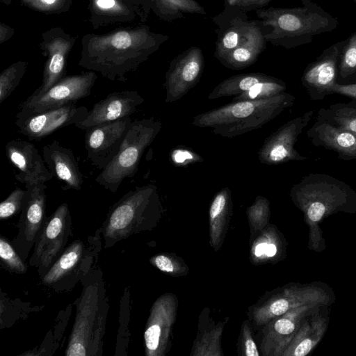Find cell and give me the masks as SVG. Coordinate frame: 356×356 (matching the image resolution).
<instances>
[{"label": "cell", "mask_w": 356, "mask_h": 356, "mask_svg": "<svg viewBox=\"0 0 356 356\" xmlns=\"http://www.w3.org/2000/svg\"><path fill=\"white\" fill-rule=\"evenodd\" d=\"M168 39L145 24L120 27L104 34L87 33L81 39L78 65L110 81L124 82Z\"/></svg>", "instance_id": "1"}, {"label": "cell", "mask_w": 356, "mask_h": 356, "mask_svg": "<svg viewBox=\"0 0 356 356\" xmlns=\"http://www.w3.org/2000/svg\"><path fill=\"white\" fill-rule=\"evenodd\" d=\"M294 101L295 97L286 92L265 99L232 101L194 116L192 124L232 138L262 127L293 106Z\"/></svg>", "instance_id": "2"}, {"label": "cell", "mask_w": 356, "mask_h": 356, "mask_svg": "<svg viewBox=\"0 0 356 356\" xmlns=\"http://www.w3.org/2000/svg\"><path fill=\"white\" fill-rule=\"evenodd\" d=\"M302 2V7L256 10L263 25L271 28L264 35L266 41L291 49L309 44L314 36L337 29L339 22L336 18L311 0Z\"/></svg>", "instance_id": "3"}, {"label": "cell", "mask_w": 356, "mask_h": 356, "mask_svg": "<svg viewBox=\"0 0 356 356\" xmlns=\"http://www.w3.org/2000/svg\"><path fill=\"white\" fill-rule=\"evenodd\" d=\"M289 195L306 221L312 225L335 212L356 210V192L346 182L327 174L305 176L293 185Z\"/></svg>", "instance_id": "4"}, {"label": "cell", "mask_w": 356, "mask_h": 356, "mask_svg": "<svg viewBox=\"0 0 356 356\" xmlns=\"http://www.w3.org/2000/svg\"><path fill=\"white\" fill-rule=\"evenodd\" d=\"M161 127V122L154 118L132 120L118 153L95 181L115 192L126 178L136 175L143 153Z\"/></svg>", "instance_id": "5"}, {"label": "cell", "mask_w": 356, "mask_h": 356, "mask_svg": "<svg viewBox=\"0 0 356 356\" xmlns=\"http://www.w3.org/2000/svg\"><path fill=\"white\" fill-rule=\"evenodd\" d=\"M163 212L157 188L154 184L136 186L123 195L112 208L105 222L106 239L120 240L139 229L155 224Z\"/></svg>", "instance_id": "6"}, {"label": "cell", "mask_w": 356, "mask_h": 356, "mask_svg": "<svg viewBox=\"0 0 356 356\" xmlns=\"http://www.w3.org/2000/svg\"><path fill=\"white\" fill-rule=\"evenodd\" d=\"M99 289L90 285L85 290L79 305L65 355H97L104 330Z\"/></svg>", "instance_id": "7"}, {"label": "cell", "mask_w": 356, "mask_h": 356, "mask_svg": "<svg viewBox=\"0 0 356 356\" xmlns=\"http://www.w3.org/2000/svg\"><path fill=\"white\" fill-rule=\"evenodd\" d=\"M97 79V75L93 71L65 76L44 93L28 97L20 104L18 113H41L74 103L90 95Z\"/></svg>", "instance_id": "8"}, {"label": "cell", "mask_w": 356, "mask_h": 356, "mask_svg": "<svg viewBox=\"0 0 356 356\" xmlns=\"http://www.w3.org/2000/svg\"><path fill=\"white\" fill-rule=\"evenodd\" d=\"M329 300L328 294L317 285H288L254 305L252 321L257 326H261L293 308L309 305H325Z\"/></svg>", "instance_id": "9"}, {"label": "cell", "mask_w": 356, "mask_h": 356, "mask_svg": "<svg viewBox=\"0 0 356 356\" xmlns=\"http://www.w3.org/2000/svg\"><path fill=\"white\" fill-rule=\"evenodd\" d=\"M177 309V297L172 293L161 295L153 303L144 332L146 355L164 356L168 352Z\"/></svg>", "instance_id": "10"}, {"label": "cell", "mask_w": 356, "mask_h": 356, "mask_svg": "<svg viewBox=\"0 0 356 356\" xmlns=\"http://www.w3.org/2000/svg\"><path fill=\"white\" fill-rule=\"evenodd\" d=\"M314 113L310 110L288 121L273 132L264 140L257 154L259 161L266 165H279L291 161H305L295 148L298 136L307 127Z\"/></svg>", "instance_id": "11"}, {"label": "cell", "mask_w": 356, "mask_h": 356, "mask_svg": "<svg viewBox=\"0 0 356 356\" xmlns=\"http://www.w3.org/2000/svg\"><path fill=\"white\" fill-rule=\"evenodd\" d=\"M88 111L85 106H77L71 103L41 113H17L15 125L29 140H39L63 127L75 126L86 118Z\"/></svg>", "instance_id": "12"}, {"label": "cell", "mask_w": 356, "mask_h": 356, "mask_svg": "<svg viewBox=\"0 0 356 356\" xmlns=\"http://www.w3.org/2000/svg\"><path fill=\"white\" fill-rule=\"evenodd\" d=\"M76 37L66 33L62 27L55 26L42 33L39 47L47 58L40 86L31 95H40L65 76L67 60Z\"/></svg>", "instance_id": "13"}, {"label": "cell", "mask_w": 356, "mask_h": 356, "mask_svg": "<svg viewBox=\"0 0 356 356\" xmlns=\"http://www.w3.org/2000/svg\"><path fill=\"white\" fill-rule=\"evenodd\" d=\"M204 67V55L198 47H191L175 57L165 74V102H175L188 93L199 82Z\"/></svg>", "instance_id": "14"}, {"label": "cell", "mask_w": 356, "mask_h": 356, "mask_svg": "<svg viewBox=\"0 0 356 356\" xmlns=\"http://www.w3.org/2000/svg\"><path fill=\"white\" fill-rule=\"evenodd\" d=\"M131 117L106 122L86 130L85 147L92 164L103 170L118 153L127 133Z\"/></svg>", "instance_id": "15"}, {"label": "cell", "mask_w": 356, "mask_h": 356, "mask_svg": "<svg viewBox=\"0 0 356 356\" xmlns=\"http://www.w3.org/2000/svg\"><path fill=\"white\" fill-rule=\"evenodd\" d=\"M321 305L293 308L264 325L260 350L263 356H282L304 320Z\"/></svg>", "instance_id": "16"}, {"label": "cell", "mask_w": 356, "mask_h": 356, "mask_svg": "<svg viewBox=\"0 0 356 356\" xmlns=\"http://www.w3.org/2000/svg\"><path fill=\"white\" fill-rule=\"evenodd\" d=\"M345 42L346 40L333 44L305 67L301 82L311 100L323 99L337 82L339 59Z\"/></svg>", "instance_id": "17"}, {"label": "cell", "mask_w": 356, "mask_h": 356, "mask_svg": "<svg viewBox=\"0 0 356 356\" xmlns=\"http://www.w3.org/2000/svg\"><path fill=\"white\" fill-rule=\"evenodd\" d=\"M144 102V98L136 90L111 92L97 102L86 118L75 127L86 131L97 124L130 117Z\"/></svg>", "instance_id": "18"}, {"label": "cell", "mask_w": 356, "mask_h": 356, "mask_svg": "<svg viewBox=\"0 0 356 356\" xmlns=\"http://www.w3.org/2000/svg\"><path fill=\"white\" fill-rule=\"evenodd\" d=\"M5 149L8 159L18 170L15 177L19 182L25 185L45 184L53 178L43 157L32 143L12 140L7 143Z\"/></svg>", "instance_id": "19"}, {"label": "cell", "mask_w": 356, "mask_h": 356, "mask_svg": "<svg viewBox=\"0 0 356 356\" xmlns=\"http://www.w3.org/2000/svg\"><path fill=\"white\" fill-rule=\"evenodd\" d=\"M307 136L313 145L334 151L340 159L356 160V134L354 132L316 117L315 122L307 131Z\"/></svg>", "instance_id": "20"}, {"label": "cell", "mask_w": 356, "mask_h": 356, "mask_svg": "<svg viewBox=\"0 0 356 356\" xmlns=\"http://www.w3.org/2000/svg\"><path fill=\"white\" fill-rule=\"evenodd\" d=\"M42 157L51 175L65 184L64 190L81 188L83 175L71 149L53 140L42 147Z\"/></svg>", "instance_id": "21"}, {"label": "cell", "mask_w": 356, "mask_h": 356, "mask_svg": "<svg viewBox=\"0 0 356 356\" xmlns=\"http://www.w3.org/2000/svg\"><path fill=\"white\" fill-rule=\"evenodd\" d=\"M70 220L68 206L60 204L47 222L35 248L40 264L47 268L62 249Z\"/></svg>", "instance_id": "22"}, {"label": "cell", "mask_w": 356, "mask_h": 356, "mask_svg": "<svg viewBox=\"0 0 356 356\" xmlns=\"http://www.w3.org/2000/svg\"><path fill=\"white\" fill-rule=\"evenodd\" d=\"M264 35L255 22H248L239 45L220 63L232 70H241L252 65L266 48Z\"/></svg>", "instance_id": "23"}, {"label": "cell", "mask_w": 356, "mask_h": 356, "mask_svg": "<svg viewBox=\"0 0 356 356\" xmlns=\"http://www.w3.org/2000/svg\"><path fill=\"white\" fill-rule=\"evenodd\" d=\"M89 22L92 29L118 23L131 22L138 15L134 5L128 0H90Z\"/></svg>", "instance_id": "24"}, {"label": "cell", "mask_w": 356, "mask_h": 356, "mask_svg": "<svg viewBox=\"0 0 356 356\" xmlns=\"http://www.w3.org/2000/svg\"><path fill=\"white\" fill-rule=\"evenodd\" d=\"M232 191L227 187L221 188L213 197L209 208V243L218 251L225 238L232 214Z\"/></svg>", "instance_id": "25"}, {"label": "cell", "mask_w": 356, "mask_h": 356, "mask_svg": "<svg viewBox=\"0 0 356 356\" xmlns=\"http://www.w3.org/2000/svg\"><path fill=\"white\" fill-rule=\"evenodd\" d=\"M321 307L304 320L282 356H305L321 339L326 330L327 321L317 314Z\"/></svg>", "instance_id": "26"}, {"label": "cell", "mask_w": 356, "mask_h": 356, "mask_svg": "<svg viewBox=\"0 0 356 356\" xmlns=\"http://www.w3.org/2000/svg\"><path fill=\"white\" fill-rule=\"evenodd\" d=\"M26 192L22 209L24 215V234L29 241L34 239L44 220L47 188L44 183L25 185Z\"/></svg>", "instance_id": "27"}, {"label": "cell", "mask_w": 356, "mask_h": 356, "mask_svg": "<svg viewBox=\"0 0 356 356\" xmlns=\"http://www.w3.org/2000/svg\"><path fill=\"white\" fill-rule=\"evenodd\" d=\"M272 78L260 72H251L236 74L219 83L208 95L209 99H216L225 97L238 96L248 91L257 83Z\"/></svg>", "instance_id": "28"}, {"label": "cell", "mask_w": 356, "mask_h": 356, "mask_svg": "<svg viewBox=\"0 0 356 356\" xmlns=\"http://www.w3.org/2000/svg\"><path fill=\"white\" fill-rule=\"evenodd\" d=\"M151 10L166 22L182 18L186 14L205 15L204 8L196 0H147Z\"/></svg>", "instance_id": "29"}, {"label": "cell", "mask_w": 356, "mask_h": 356, "mask_svg": "<svg viewBox=\"0 0 356 356\" xmlns=\"http://www.w3.org/2000/svg\"><path fill=\"white\" fill-rule=\"evenodd\" d=\"M318 118L338 127L356 134V99L337 102L318 111Z\"/></svg>", "instance_id": "30"}, {"label": "cell", "mask_w": 356, "mask_h": 356, "mask_svg": "<svg viewBox=\"0 0 356 356\" xmlns=\"http://www.w3.org/2000/svg\"><path fill=\"white\" fill-rule=\"evenodd\" d=\"M83 243L76 241L72 243L44 275L45 284H53L70 272L78 264L83 253Z\"/></svg>", "instance_id": "31"}, {"label": "cell", "mask_w": 356, "mask_h": 356, "mask_svg": "<svg viewBox=\"0 0 356 356\" xmlns=\"http://www.w3.org/2000/svg\"><path fill=\"white\" fill-rule=\"evenodd\" d=\"M225 322L219 323L211 329L198 334L191 356H222L220 339Z\"/></svg>", "instance_id": "32"}, {"label": "cell", "mask_w": 356, "mask_h": 356, "mask_svg": "<svg viewBox=\"0 0 356 356\" xmlns=\"http://www.w3.org/2000/svg\"><path fill=\"white\" fill-rule=\"evenodd\" d=\"M248 22L235 18L220 35L216 43L215 57L220 62L233 51L241 42Z\"/></svg>", "instance_id": "33"}, {"label": "cell", "mask_w": 356, "mask_h": 356, "mask_svg": "<svg viewBox=\"0 0 356 356\" xmlns=\"http://www.w3.org/2000/svg\"><path fill=\"white\" fill-rule=\"evenodd\" d=\"M356 81V32L346 40L342 49L339 68L337 83H351Z\"/></svg>", "instance_id": "34"}, {"label": "cell", "mask_w": 356, "mask_h": 356, "mask_svg": "<svg viewBox=\"0 0 356 356\" xmlns=\"http://www.w3.org/2000/svg\"><path fill=\"white\" fill-rule=\"evenodd\" d=\"M286 83L281 79L272 76L268 80L256 83L248 91L233 98V102L255 100L276 96L285 92Z\"/></svg>", "instance_id": "35"}, {"label": "cell", "mask_w": 356, "mask_h": 356, "mask_svg": "<svg viewBox=\"0 0 356 356\" xmlns=\"http://www.w3.org/2000/svg\"><path fill=\"white\" fill-rule=\"evenodd\" d=\"M28 67L26 61L19 60L11 64L0 74V104L15 90Z\"/></svg>", "instance_id": "36"}, {"label": "cell", "mask_w": 356, "mask_h": 356, "mask_svg": "<svg viewBox=\"0 0 356 356\" xmlns=\"http://www.w3.org/2000/svg\"><path fill=\"white\" fill-rule=\"evenodd\" d=\"M266 228L261 231L260 236L252 245L251 257L254 261H267L277 253L275 229L272 226L266 227Z\"/></svg>", "instance_id": "37"}, {"label": "cell", "mask_w": 356, "mask_h": 356, "mask_svg": "<svg viewBox=\"0 0 356 356\" xmlns=\"http://www.w3.org/2000/svg\"><path fill=\"white\" fill-rule=\"evenodd\" d=\"M246 213L251 232L253 230V234L261 232L269 221L270 202L266 197L258 195L254 203L247 208Z\"/></svg>", "instance_id": "38"}, {"label": "cell", "mask_w": 356, "mask_h": 356, "mask_svg": "<svg viewBox=\"0 0 356 356\" xmlns=\"http://www.w3.org/2000/svg\"><path fill=\"white\" fill-rule=\"evenodd\" d=\"M149 262L164 273L172 276H183L188 273V267L184 261L172 254H159L149 259Z\"/></svg>", "instance_id": "39"}, {"label": "cell", "mask_w": 356, "mask_h": 356, "mask_svg": "<svg viewBox=\"0 0 356 356\" xmlns=\"http://www.w3.org/2000/svg\"><path fill=\"white\" fill-rule=\"evenodd\" d=\"M22 5L46 14H60L70 10L72 0H20Z\"/></svg>", "instance_id": "40"}, {"label": "cell", "mask_w": 356, "mask_h": 356, "mask_svg": "<svg viewBox=\"0 0 356 356\" xmlns=\"http://www.w3.org/2000/svg\"><path fill=\"white\" fill-rule=\"evenodd\" d=\"M0 257L5 265L11 270L18 273L26 272V268L23 261L11 245L3 237L0 238Z\"/></svg>", "instance_id": "41"}, {"label": "cell", "mask_w": 356, "mask_h": 356, "mask_svg": "<svg viewBox=\"0 0 356 356\" xmlns=\"http://www.w3.org/2000/svg\"><path fill=\"white\" fill-rule=\"evenodd\" d=\"M26 191L16 188L0 204V218L6 219L17 213L22 207Z\"/></svg>", "instance_id": "42"}, {"label": "cell", "mask_w": 356, "mask_h": 356, "mask_svg": "<svg viewBox=\"0 0 356 356\" xmlns=\"http://www.w3.org/2000/svg\"><path fill=\"white\" fill-rule=\"evenodd\" d=\"M242 355L259 356V353L252 337L251 327L248 321H245L241 327Z\"/></svg>", "instance_id": "43"}, {"label": "cell", "mask_w": 356, "mask_h": 356, "mask_svg": "<svg viewBox=\"0 0 356 356\" xmlns=\"http://www.w3.org/2000/svg\"><path fill=\"white\" fill-rule=\"evenodd\" d=\"M331 94H339L356 99V82L345 84L337 82L330 90Z\"/></svg>", "instance_id": "44"}, {"label": "cell", "mask_w": 356, "mask_h": 356, "mask_svg": "<svg viewBox=\"0 0 356 356\" xmlns=\"http://www.w3.org/2000/svg\"><path fill=\"white\" fill-rule=\"evenodd\" d=\"M134 6L138 17L141 22H145L149 14L151 8L147 0H128Z\"/></svg>", "instance_id": "45"}, {"label": "cell", "mask_w": 356, "mask_h": 356, "mask_svg": "<svg viewBox=\"0 0 356 356\" xmlns=\"http://www.w3.org/2000/svg\"><path fill=\"white\" fill-rule=\"evenodd\" d=\"M184 155V149H176L175 150V152L173 154H172V158H173V160L177 163H186L185 160L192 161L193 159L195 160L196 161H198L197 158H201L200 156H193V154H191V152H188L186 150L185 156Z\"/></svg>", "instance_id": "46"}, {"label": "cell", "mask_w": 356, "mask_h": 356, "mask_svg": "<svg viewBox=\"0 0 356 356\" xmlns=\"http://www.w3.org/2000/svg\"><path fill=\"white\" fill-rule=\"evenodd\" d=\"M271 0H238L236 6L243 9L263 7Z\"/></svg>", "instance_id": "47"}, {"label": "cell", "mask_w": 356, "mask_h": 356, "mask_svg": "<svg viewBox=\"0 0 356 356\" xmlns=\"http://www.w3.org/2000/svg\"><path fill=\"white\" fill-rule=\"evenodd\" d=\"M15 33L14 28L8 24L0 23V44L10 40Z\"/></svg>", "instance_id": "48"}, {"label": "cell", "mask_w": 356, "mask_h": 356, "mask_svg": "<svg viewBox=\"0 0 356 356\" xmlns=\"http://www.w3.org/2000/svg\"><path fill=\"white\" fill-rule=\"evenodd\" d=\"M237 1L238 0H226V3L230 6H236Z\"/></svg>", "instance_id": "49"}, {"label": "cell", "mask_w": 356, "mask_h": 356, "mask_svg": "<svg viewBox=\"0 0 356 356\" xmlns=\"http://www.w3.org/2000/svg\"><path fill=\"white\" fill-rule=\"evenodd\" d=\"M356 4V0H352Z\"/></svg>", "instance_id": "50"}]
</instances>
